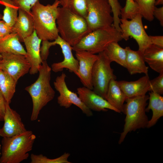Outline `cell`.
I'll return each mask as SVG.
<instances>
[{"label": "cell", "instance_id": "obj_18", "mask_svg": "<svg viewBox=\"0 0 163 163\" xmlns=\"http://www.w3.org/2000/svg\"><path fill=\"white\" fill-rule=\"evenodd\" d=\"M17 18L11 27L12 32L16 33L20 41L30 36L34 30L33 18L30 12L19 9Z\"/></svg>", "mask_w": 163, "mask_h": 163}, {"label": "cell", "instance_id": "obj_40", "mask_svg": "<svg viewBox=\"0 0 163 163\" xmlns=\"http://www.w3.org/2000/svg\"><path fill=\"white\" fill-rule=\"evenodd\" d=\"M1 144H0V155H1Z\"/></svg>", "mask_w": 163, "mask_h": 163}, {"label": "cell", "instance_id": "obj_22", "mask_svg": "<svg viewBox=\"0 0 163 163\" xmlns=\"http://www.w3.org/2000/svg\"><path fill=\"white\" fill-rule=\"evenodd\" d=\"M16 33L11 32L0 38V54L10 53L26 56V53Z\"/></svg>", "mask_w": 163, "mask_h": 163}, {"label": "cell", "instance_id": "obj_5", "mask_svg": "<svg viewBox=\"0 0 163 163\" xmlns=\"http://www.w3.org/2000/svg\"><path fill=\"white\" fill-rule=\"evenodd\" d=\"M149 96L146 94L127 98L123 106V112L126 115L123 130L118 143L121 144L129 132L147 128L149 120L145 112Z\"/></svg>", "mask_w": 163, "mask_h": 163}, {"label": "cell", "instance_id": "obj_17", "mask_svg": "<svg viewBox=\"0 0 163 163\" xmlns=\"http://www.w3.org/2000/svg\"><path fill=\"white\" fill-rule=\"evenodd\" d=\"M150 80L148 75H145L134 81H117L127 98L145 95L149 91Z\"/></svg>", "mask_w": 163, "mask_h": 163}, {"label": "cell", "instance_id": "obj_3", "mask_svg": "<svg viewBox=\"0 0 163 163\" xmlns=\"http://www.w3.org/2000/svg\"><path fill=\"white\" fill-rule=\"evenodd\" d=\"M56 24L59 36L72 47L91 31L85 18L62 7L58 8Z\"/></svg>", "mask_w": 163, "mask_h": 163}, {"label": "cell", "instance_id": "obj_2", "mask_svg": "<svg viewBox=\"0 0 163 163\" xmlns=\"http://www.w3.org/2000/svg\"><path fill=\"white\" fill-rule=\"evenodd\" d=\"M59 5V0L46 5L38 1L31 8L34 30L42 41L54 40L59 35L56 20Z\"/></svg>", "mask_w": 163, "mask_h": 163}, {"label": "cell", "instance_id": "obj_41", "mask_svg": "<svg viewBox=\"0 0 163 163\" xmlns=\"http://www.w3.org/2000/svg\"><path fill=\"white\" fill-rule=\"evenodd\" d=\"M2 15L0 14V19L2 18Z\"/></svg>", "mask_w": 163, "mask_h": 163}, {"label": "cell", "instance_id": "obj_20", "mask_svg": "<svg viewBox=\"0 0 163 163\" xmlns=\"http://www.w3.org/2000/svg\"><path fill=\"white\" fill-rule=\"evenodd\" d=\"M145 62L155 72H163V48L154 44L150 45L143 54Z\"/></svg>", "mask_w": 163, "mask_h": 163}, {"label": "cell", "instance_id": "obj_32", "mask_svg": "<svg viewBox=\"0 0 163 163\" xmlns=\"http://www.w3.org/2000/svg\"><path fill=\"white\" fill-rule=\"evenodd\" d=\"M149 91H152L160 95L163 94V72L152 80H150Z\"/></svg>", "mask_w": 163, "mask_h": 163}, {"label": "cell", "instance_id": "obj_24", "mask_svg": "<svg viewBox=\"0 0 163 163\" xmlns=\"http://www.w3.org/2000/svg\"><path fill=\"white\" fill-rule=\"evenodd\" d=\"M17 83L9 75L0 69V91L9 104L15 93Z\"/></svg>", "mask_w": 163, "mask_h": 163}, {"label": "cell", "instance_id": "obj_28", "mask_svg": "<svg viewBox=\"0 0 163 163\" xmlns=\"http://www.w3.org/2000/svg\"><path fill=\"white\" fill-rule=\"evenodd\" d=\"M136 3L139 13L147 21H153V11L156 0H133Z\"/></svg>", "mask_w": 163, "mask_h": 163}, {"label": "cell", "instance_id": "obj_7", "mask_svg": "<svg viewBox=\"0 0 163 163\" xmlns=\"http://www.w3.org/2000/svg\"><path fill=\"white\" fill-rule=\"evenodd\" d=\"M111 63L104 52H101L98 55V58L94 65L92 72L93 90L105 99L110 81L116 79L113 69L111 67Z\"/></svg>", "mask_w": 163, "mask_h": 163}, {"label": "cell", "instance_id": "obj_44", "mask_svg": "<svg viewBox=\"0 0 163 163\" xmlns=\"http://www.w3.org/2000/svg\"></svg>", "mask_w": 163, "mask_h": 163}, {"label": "cell", "instance_id": "obj_30", "mask_svg": "<svg viewBox=\"0 0 163 163\" xmlns=\"http://www.w3.org/2000/svg\"><path fill=\"white\" fill-rule=\"evenodd\" d=\"M112 9L113 22V25L118 30L121 32L120 27V11L122 7L119 0H107Z\"/></svg>", "mask_w": 163, "mask_h": 163}, {"label": "cell", "instance_id": "obj_4", "mask_svg": "<svg viewBox=\"0 0 163 163\" xmlns=\"http://www.w3.org/2000/svg\"><path fill=\"white\" fill-rule=\"evenodd\" d=\"M36 139L33 132L27 130L19 135L3 138L0 163H20L27 159Z\"/></svg>", "mask_w": 163, "mask_h": 163}, {"label": "cell", "instance_id": "obj_31", "mask_svg": "<svg viewBox=\"0 0 163 163\" xmlns=\"http://www.w3.org/2000/svg\"><path fill=\"white\" fill-rule=\"evenodd\" d=\"M138 12V6L133 0H126L125 6L121 10V14L128 18L134 16Z\"/></svg>", "mask_w": 163, "mask_h": 163}, {"label": "cell", "instance_id": "obj_8", "mask_svg": "<svg viewBox=\"0 0 163 163\" xmlns=\"http://www.w3.org/2000/svg\"><path fill=\"white\" fill-rule=\"evenodd\" d=\"M111 7L107 0H87L85 18L91 31L113 25Z\"/></svg>", "mask_w": 163, "mask_h": 163}, {"label": "cell", "instance_id": "obj_11", "mask_svg": "<svg viewBox=\"0 0 163 163\" xmlns=\"http://www.w3.org/2000/svg\"><path fill=\"white\" fill-rule=\"evenodd\" d=\"M0 69L9 75L17 83L28 73L30 66L24 56L10 53L1 54Z\"/></svg>", "mask_w": 163, "mask_h": 163}, {"label": "cell", "instance_id": "obj_13", "mask_svg": "<svg viewBox=\"0 0 163 163\" xmlns=\"http://www.w3.org/2000/svg\"><path fill=\"white\" fill-rule=\"evenodd\" d=\"M9 104L6 103L4 117V124L0 128V136L9 137L21 134L26 131L20 115L11 109Z\"/></svg>", "mask_w": 163, "mask_h": 163}, {"label": "cell", "instance_id": "obj_34", "mask_svg": "<svg viewBox=\"0 0 163 163\" xmlns=\"http://www.w3.org/2000/svg\"><path fill=\"white\" fill-rule=\"evenodd\" d=\"M54 45L53 41L50 42L48 40L42 41V46L40 48V55L43 61H46L49 54V49L51 46Z\"/></svg>", "mask_w": 163, "mask_h": 163}, {"label": "cell", "instance_id": "obj_35", "mask_svg": "<svg viewBox=\"0 0 163 163\" xmlns=\"http://www.w3.org/2000/svg\"><path fill=\"white\" fill-rule=\"evenodd\" d=\"M6 101L0 91V121H3L5 111Z\"/></svg>", "mask_w": 163, "mask_h": 163}, {"label": "cell", "instance_id": "obj_33", "mask_svg": "<svg viewBox=\"0 0 163 163\" xmlns=\"http://www.w3.org/2000/svg\"><path fill=\"white\" fill-rule=\"evenodd\" d=\"M19 9L30 12L31 8L39 0H12Z\"/></svg>", "mask_w": 163, "mask_h": 163}, {"label": "cell", "instance_id": "obj_29", "mask_svg": "<svg viewBox=\"0 0 163 163\" xmlns=\"http://www.w3.org/2000/svg\"><path fill=\"white\" fill-rule=\"evenodd\" d=\"M70 155L69 153L65 152L59 157L50 159L42 154H32L30 155V163H70L68 160Z\"/></svg>", "mask_w": 163, "mask_h": 163}, {"label": "cell", "instance_id": "obj_1", "mask_svg": "<svg viewBox=\"0 0 163 163\" xmlns=\"http://www.w3.org/2000/svg\"><path fill=\"white\" fill-rule=\"evenodd\" d=\"M51 70L46 61H43L39 69L37 80L25 88L32 100L33 107L30 118L31 121L38 119L41 110L55 97V92L50 83Z\"/></svg>", "mask_w": 163, "mask_h": 163}, {"label": "cell", "instance_id": "obj_37", "mask_svg": "<svg viewBox=\"0 0 163 163\" xmlns=\"http://www.w3.org/2000/svg\"><path fill=\"white\" fill-rule=\"evenodd\" d=\"M152 44L163 48V36H149Z\"/></svg>", "mask_w": 163, "mask_h": 163}, {"label": "cell", "instance_id": "obj_42", "mask_svg": "<svg viewBox=\"0 0 163 163\" xmlns=\"http://www.w3.org/2000/svg\"><path fill=\"white\" fill-rule=\"evenodd\" d=\"M3 36V35L0 33V38H1Z\"/></svg>", "mask_w": 163, "mask_h": 163}, {"label": "cell", "instance_id": "obj_10", "mask_svg": "<svg viewBox=\"0 0 163 163\" xmlns=\"http://www.w3.org/2000/svg\"><path fill=\"white\" fill-rule=\"evenodd\" d=\"M66 76L65 73H62L56 77L54 82V87L59 94L57 97L58 103L60 106L66 108L70 107L72 104L75 105L86 116H92L91 110L85 105L75 93L68 88L65 81Z\"/></svg>", "mask_w": 163, "mask_h": 163}, {"label": "cell", "instance_id": "obj_9", "mask_svg": "<svg viewBox=\"0 0 163 163\" xmlns=\"http://www.w3.org/2000/svg\"><path fill=\"white\" fill-rule=\"evenodd\" d=\"M142 18L139 13L130 20L120 18V27L123 39L127 40L129 37H133L138 45V50L143 54L145 50L152 43L149 36L144 29Z\"/></svg>", "mask_w": 163, "mask_h": 163}, {"label": "cell", "instance_id": "obj_12", "mask_svg": "<svg viewBox=\"0 0 163 163\" xmlns=\"http://www.w3.org/2000/svg\"><path fill=\"white\" fill-rule=\"evenodd\" d=\"M75 51V56L79 62V67L77 76L84 86L93 90L91 74L94 65L98 58V55L87 51L72 47Z\"/></svg>", "mask_w": 163, "mask_h": 163}, {"label": "cell", "instance_id": "obj_15", "mask_svg": "<svg viewBox=\"0 0 163 163\" xmlns=\"http://www.w3.org/2000/svg\"><path fill=\"white\" fill-rule=\"evenodd\" d=\"M77 91L81 101L91 110L96 111H107V109H110L120 113L106 99L95 93L92 90L83 86L78 88Z\"/></svg>", "mask_w": 163, "mask_h": 163}, {"label": "cell", "instance_id": "obj_43", "mask_svg": "<svg viewBox=\"0 0 163 163\" xmlns=\"http://www.w3.org/2000/svg\"><path fill=\"white\" fill-rule=\"evenodd\" d=\"M2 58V56L1 54H0V59H1Z\"/></svg>", "mask_w": 163, "mask_h": 163}, {"label": "cell", "instance_id": "obj_39", "mask_svg": "<svg viewBox=\"0 0 163 163\" xmlns=\"http://www.w3.org/2000/svg\"><path fill=\"white\" fill-rule=\"evenodd\" d=\"M163 4V0H157L155 1V5H162Z\"/></svg>", "mask_w": 163, "mask_h": 163}, {"label": "cell", "instance_id": "obj_14", "mask_svg": "<svg viewBox=\"0 0 163 163\" xmlns=\"http://www.w3.org/2000/svg\"><path fill=\"white\" fill-rule=\"evenodd\" d=\"M41 41L35 30L30 36L23 40L26 50L25 56L30 65L29 72L31 75H34L38 72L40 66L43 62L40 55Z\"/></svg>", "mask_w": 163, "mask_h": 163}, {"label": "cell", "instance_id": "obj_26", "mask_svg": "<svg viewBox=\"0 0 163 163\" xmlns=\"http://www.w3.org/2000/svg\"><path fill=\"white\" fill-rule=\"evenodd\" d=\"M0 4L5 7L2 18L3 21L12 27L17 18L18 7L12 0H0Z\"/></svg>", "mask_w": 163, "mask_h": 163}, {"label": "cell", "instance_id": "obj_16", "mask_svg": "<svg viewBox=\"0 0 163 163\" xmlns=\"http://www.w3.org/2000/svg\"><path fill=\"white\" fill-rule=\"evenodd\" d=\"M53 41L55 45L57 44L60 46L64 59L62 62L52 64L51 66L52 70L57 72H61L64 68H66L69 72H73L77 76L79 69V62L73 56L72 46L64 40L59 35Z\"/></svg>", "mask_w": 163, "mask_h": 163}, {"label": "cell", "instance_id": "obj_6", "mask_svg": "<svg viewBox=\"0 0 163 163\" xmlns=\"http://www.w3.org/2000/svg\"><path fill=\"white\" fill-rule=\"evenodd\" d=\"M122 40L121 32L112 25L91 31L72 47L95 54L104 51L111 43Z\"/></svg>", "mask_w": 163, "mask_h": 163}, {"label": "cell", "instance_id": "obj_19", "mask_svg": "<svg viewBox=\"0 0 163 163\" xmlns=\"http://www.w3.org/2000/svg\"><path fill=\"white\" fill-rule=\"evenodd\" d=\"M125 49L126 52V67L130 75L144 73L148 75V67L145 64L143 54L138 50H132L129 47Z\"/></svg>", "mask_w": 163, "mask_h": 163}, {"label": "cell", "instance_id": "obj_21", "mask_svg": "<svg viewBox=\"0 0 163 163\" xmlns=\"http://www.w3.org/2000/svg\"><path fill=\"white\" fill-rule=\"evenodd\" d=\"M126 98L117 81L112 79L109 83L106 93V100L120 113L123 112L124 103Z\"/></svg>", "mask_w": 163, "mask_h": 163}, {"label": "cell", "instance_id": "obj_38", "mask_svg": "<svg viewBox=\"0 0 163 163\" xmlns=\"http://www.w3.org/2000/svg\"><path fill=\"white\" fill-rule=\"evenodd\" d=\"M11 32V27L7 25L3 21L0 20V33L3 36Z\"/></svg>", "mask_w": 163, "mask_h": 163}, {"label": "cell", "instance_id": "obj_27", "mask_svg": "<svg viewBox=\"0 0 163 163\" xmlns=\"http://www.w3.org/2000/svg\"><path fill=\"white\" fill-rule=\"evenodd\" d=\"M62 7L85 19L87 13V0H59Z\"/></svg>", "mask_w": 163, "mask_h": 163}, {"label": "cell", "instance_id": "obj_23", "mask_svg": "<svg viewBox=\"0 0 163 163\" xmlns=\"http://www.w3.org/2000/svg\"><path fill=\"white\" fill-rule=\"evenodd\" d=\"M149 94V103L145 110L146 112L151 110L152 115L149 121L147 128H150L155 125L158 120L163 116V97L152 91H150Z\"/></svg>", "mask_w": 163, "mask_h": 163}, {"label": "cell", "instance_id": "obj_36", "mask_svg": "<svg viewBox=\"0 0 163 163\" xmlns=\"http://www.w3.org/2000/svg\"><path fill=\"white\" fill-rule=\"evenodd\" d=\"M154 17L156 18L159 21L161 25L163 26V7L157 8L155 7L153 11Z\"/></svg>", "mask_w": 163, "mask_h": 163}, {"label": "cell", "instance_id": "obj_25", "mask_svg": "<svg viewBox=\"0 0 163 163\" xmlns=\"http://www.w3.org/2000/svg\"><path fill=\"white\" fill-rule=\"evenodd\" d=\"M118 42L110 44L104 51L107 57L111 62H115L123 67H126V52Z\"/></svg>", "mask_w": 163, "mask_h": 163}]
</instances>
